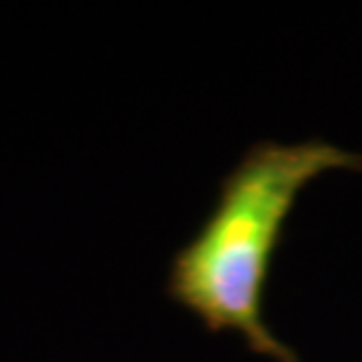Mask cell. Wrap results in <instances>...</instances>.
<instances>
[{"instance_id": "1", "label": "cell", "mask_w": 362, "mask_h": 362, "mask_svg": "<svg viewBox=\"0 0 362 362\" xmlns=\"http://www.w3.org/2000/svg\"><path fill=\"white\" fill-rule=\"evenodd\" d=\"M337 170H362V156L322 139L262 141L223 179L219 198L170 266L172 301L212 334L235 332L275 362H301L264 320L275 247L301 191Z\"/></svg>"}]
</instances>
